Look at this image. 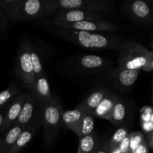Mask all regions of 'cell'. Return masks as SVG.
<instances>
[{
	"mask_svg": "<svg viewBox=\"0 0 153 153\" xmlns=\"http://www.w3.org/2000/svg\"><path fill=\"white\" fill-rule=\"evenodd\" d=\"M109 153H121V152L120 150L119 146H117V147H114L113 149H109Z\"/></svg>",
	"mask_w": 153,
	"mask_h": 153,
	"instance_id": "cell-36",
	"label": "cell"
},
{
	"mask_svg": "<svg viewBox=\"0 0 153 153\" xmlns=\"http://www.w3.org/2000/svg\"><path fill=\"white\" fill-rule=\"evenodd\" d=\"M127 114V108L125 102L119 97L115 104L110 118V122L115 126H119L123 123Z\"/></svg>",
	"mask_w": 153,
	"mask_h": 153,
	"instance_id": "cell-21",
	"label": "cell"
},
{
	"mask_svg": "<svg viewBox=\"0 0 153 153\" xmlns=\"http://www.w3.org/2000/svg\"><path fill=\"white\" fill-rule=\"evenodd\" d=\"M146 142L149 147L153 149V131L146 134Z\"/></svg>",
	"mask_w": 153,
	"mask_h": 153,
	"instance_id": "cell-34",
	"label": "cell"
},
{
	"mask_svg": "<svg viewBox=\"0 0 153 153\" xmlns=\"http://www.w3.org/2000/svg\"><path fill=\"white\" fill-rule=\"evenodd\" d=\"M38 126L39 123H35L25 128V129L19 136L16 143H14V145L11 148V149L9 151L8 153H19L31 141Z\"/></svg>",
	"mask_w": 153,
	"mask_h": 153,
	"instance_id": "cell-19",
	"label": "cell"
},
{
	"mask_svg": "<svg viewBox=\"0 0 153 153\" xmlns=\"http://www.w3.org/2000/svg\"><path fill=\"white\" fill-rule=\"evenodd\" d=\"M3 117H4V112H2V111L0 110V126L2 123Z\"/></svg>",
	"mask_w": 153,
	"mask_h": 153,
	"instance_id": "cell-37",
	"label": "cell"
},
{
	"mask_svg": "<svg viewBox=\"0 0 153 153\" xmlns=\"http://www.w3.org/2000/svg\"><path fill=\"white\" fill-rule=\"evenodd\" d=\"M29 92L31 93L37 101L43 105L52 101L54 97L51 94L46 73L35 78L34 85Z\"/></svg>",
	"mask_w": 153,
	"mask_h": 153,
	"instance_id": "cell-14",
	"label": "cell"
},
{
	"mask_svg": "<svg viewBox=\"0 0 153 153\" xmlns=\"http://www.w3.org/2000/svg\"><path fill=\"white\" fill-rule=\"evenodd\" d=\"M57 4L59 10L79 9L102 13L111 12L114 8L113 2L108 0H57Z\"/></svg>",
	"mask_w": 153,
	"mask_h": 153,
	"instance_id": "cell-7",
	"label": "cell"
},
{
	"mask_svg": "<svg viewBox=\"0 0 153 153\" xmlns=\"http://www.w3.org/2000/svg\"><path fill=\"white\" fill-rule=\"evenodd\" d=\"M110 61L97 55H81L73 59V66L77 71L86 74H96L107 71L110 67Z\"/></svg>",
	"mask_w": 153,
	"mask_h": 153,
	"instance_id": "cell-10",
	"label": "cell"
},
{
	"mask_svg": "<svg viewBox=\"0 0 153 153\" xmlns=\"http://www.w3.org/2000/svg\"><path fill=\"white\" fill-rule=\"evenodd\" d=\"M8 19L4 14L0 5V35L4 34L8 28Z\"/></svg>",
	"mask_w": 153,
	"mask_h": 153,
	"instance_id": "cell-27",
	"label": "cell"
},
{
	"mask_svg": "<svg viewBox=\"0 0 153 153\" xmlns=\"http://www.w3.org/2000/svg\"><path fill=\"white\" fill-rule=\"evenodd\" d=\"M129 134L128 130L126 128H120L117 130L109 140V149H113L120 146L121 142L124 140L126 137Z\"/></svg>",
	"mask_w": 153,
	"mask_h": 153,
	"instance_id": "cell-25",
	"label": "cell"
},
{
	"mask_svg": "<svg viewBox=\"0 0 153 153\" xmlns=\"http://www.w3.org/2000/svg\"><path fill=\"white\" fill-rule=\"evenodd\" d=\"M31 58L35 78L45 74L46 72H45L44 69H43L41 59H40V56L38 55V53L36 51V49L34 47H32V46H31Z\"/></svg>",
	"mask_w": 153,
	"mask_h": 153,
	"instance_id": "cell-24",
	"label": "cell"
},
{
	"mask_svg": "<svg viewBox=\"0 0 153 153\" xmlns=\"http://www.w3.org/2000/svg\"><path fill=\"white\" fill-rule=\"evenodd\" d=\"M151 122L153 123V113L152 114V117H151Z\"/></svg>",
	"mask_w": 153,
	"mask_h": 153,
	"instance_id": "cell-39",
	"label": "cell"
},
{
	"mask_svg": "<svg viewBox=\"0 0 153 153\" xmlns=\"http://www.w3.org/2000/svg\"><path fill=\"white\" fill-rule=\"evenodd\" d=\"M0 5L8 20L13 22H37L59 11L57 0H0Z\"/></svg>",
	"mask_w": 153,
	"mask_h": 153,
	"instance_id": "cell-1",
	"label": "cell"
},
{
	"mask_svg": "<svg viewBox=\"0 0 153 153\" xmlns=\"http://www.w3.org/2000/svg\"><path fill=\"white\" fill-rule=\"evenodd\" d=\"M143 70L145 72H150L153 70V51L149 52L147 63L143 68Z\"/></svg>",
	"mask_w": 153,
	"mask_h": 153,
	"instance_id": "cell-30",
	"label": "cell"
},
{
	"mask_svg": "<svg viewBox=\"0 0 153 153\" xmlns=\"http://www.w3.org/2000/svg\"><path fill=\"white\" fill-rule=\"evenodd\" d=\"M119 99V96L113 94L111 91L102 101L100 105L94 111L93 114L95 117L102 118V119L110 120L112 111L114 108L117 101Z\"/></svg>",
	"mask_w": 153,
	"mask_h": 153,
	"instance_id": "cell-17",
	"label": "cell"
},
{
	"mask_svg": "<svg viewBox=\"0 0 153 153\" xmlns=\"http://www.w3.org/2000/svg\"><path fill=\"white\" fill-rule=\"evenodd\" d=\"M62 106L58 97L53 98L52 101L45 105L43 111V140L46 149L50 147L55 141L63 124Z\"/></svg>",
	"mask_w": 153,
	"mask_h": 153,
	"instance_id": "cell-4",
	"label": "cell"
},
{
	"mask_svg": "<svg viewBox=\"0 0 153 153\" xmlns=\"http://www.w3.org/2000/svg\"><path fill=\"white\" fill-rule=\"evenodd\" d=\"M140 114H152L153 113V107L152 106H143L140 110Z\"/></svg>",
	"mask_w": 153,
	"mask_h": 153,
	"instance_id": "cell-33",
	"label": "cell"
},
{
	"mask_svg": "<svg viewBox=\"0 0 153 153\" xmlns=\"http://www.w3.org/2000/svg\"><path fill=\"white\" fill-rule=\"evenodd\" d=\"M31 46L28 40H24L18 49L15 63V74L24 88L29 91L35 81L31 58Z\"/></svg>",
	"mask_w": 153,
	"mask_h": 153,
	"instance_id": "cell-5",
	"label": "cell"
},
{
	"mask_svg": "<svg viewBox=\"0 0 153 153\" xmlns=\"http://www.w3.org/2000/svg\"><path fill=\"white\" fill-rule=\"evenodd\" d=\"M100 144L98 136L94 131L88 135L79 138L78 153H96Z\"/></svg>",
	"mask_w": 153,
	"mask_h": 153,
	"instance_id": "cell-20",
	"label": "cell"
},
{
	"mask_svg": "<svg viewBox=\"0 0 153 153\" xmlns=\"http://www.w3.org/2000/svg\"><path fill=\"white\" fill-rule=\"evenodd\" d=\"M85 112L86 111L84 110L79 105H77V107L73 110L64 111L62 114L63 124L65 125L70 130H72L78 136L79 133L81 123H82V118H83Z\"/></svg>",
	"mask_w": 153,
	"mask_h": 153,
	"instance_id": "cell-16",
	"label": "cell"
},
{
	"mask_svg": "<svg viewBox=\"0 0 153 153\" xmlns=\"http://www.w3.org/2000/svg\"><path fill=\"white\" fill-rule=\"evenodd\" d=\"M141 123V128L143 131L146 134H149V133L153 131V123L149 121V122H140Z\"/></svg>",
	"mask_w": 153,
	"mask_h": 153,
	"instance_id": "cell-32",
	"label": "cell"
},
{
	"mask_svg": "<svg viewBox=\"0 0 153 153\" xmlns=\"http://www.w3.org/2000/svg\"><path fill=\"white\" fill-rule=\"evenodd\" d=\"M130 153H149V146L145 140L130 150Z\"/></svg>",
	"mask_w": 153,
	"mask_h": 153,
	"instance_id": "cell-28",
	"label": "cell"
},
{
	"mask_svg": "<svg viewBox=\"0 0 153 153\" xmlns=\"http://www.w3.org/2000/svg\"><path fill=\"white\" fill-rule=\"evenodd\" d=\"M111 92L110 90L105 88H100L91 91L88 96L83 99L78 105L88 112H94V111L100 105L105 97Z\"/></svg>",
	"mask_w": 153,
	"mask_h": 153,
	"instance_id": "cell-15",
	"label": "cell"
},
{
	"mask_svg": "<svg viewBox=\"0 0 153 153\" xmlns=\"http://www.w3.org/2000/svg\"><path fill=\"white\" fill-rule=\"evenodd\" d=\"M24 129V127L14 124L5 132L3 133L4 135L1 137V153L9 152Z\"/></svg>",
	"mask_w": 153,
	"mask_h": 153,
	"instance_id": "cell-18",
	"label": "cell"
},
{
	"mask_svg": "<svg viewBox=\"0 0 153 153\" xmlns=\"http://www.w3.org/2000/svg\"><path fill=\"white\" fill-rule=\"evenodd\" d=\"M138 70H128L116 67L110 71H106L102 79L109 82L117 91H126L134 85L138 78Z\"/></svg>",
	"mask_w": 153,
	"mask_h": 153,
	"instance_id": "cell-9",
	"label": "cell"
},
{
	"mask_svg": "<svg viewBox=\"0 0 153 153\" xmlns=\"http://www.w3.org/2000/svg\"><path fill=\"white\" fill-rule=\"evenodd\" d=\"M124 13L132 20L141 24H153V10L143 0L128 1L123 5Z\"/></svg>",
	"mask_w": 153,
	"mask_h": 153,
	"instance_id": "cell-11",
	"label": "cell"
},
{
	"mask_svg": "<svg viewBox=\"0 0 153 153\" xmlns=\"http://www.w3.org/2000/svg\"><path fill=\"white\" fill-rule=\"evenodd\" d=\"M121 153H130V134H128L119 146Z\"/></svg>",
	"mask_w": 153,
	"mask_h": 153,
	"instance_id": "cell-29",
	"label": "cell"
},
{
	"mask_svg": "<svg viewBox=\"0 0 153 153\" xmlns=\"http://www.w3.org/2000/svg\"><path fill=\"white\" fill-rule=\"evenodd\" d=\"M43 107L31 93L26 94L22 111L15 124L26 128L35 123H39L43 117Z\"/></svg>",
	"mask_w": 153,
	"mask_h": 153,
	"instance_id": "cell-8",
	"label": "cell"
},
{
	"mask_svg": "<svg viewBox=\"0 0 153 153\" xmlns=\"http://www.w3.org/2000/svg\"><path fill=\"white\" fill-rule=\"evenodd\" d=\"M19 94L21 91L16 84H10L5 90L0 92V110L5 108L8 103Z\"/></svg>",
	"mask_w": 153,
	"mask_h": 153,
	"instance_id": "cell-22",
	"label": "cell"
},
{
	"mask_svg": "<svg viewBox=\"0 0 153 153\" xmlns=\"http://www.w3.org/2000/svg\"><path fill=\"white\" fill-rule=\"evenodd\" d=\"M96 153H109V140L100 143Z\"/></svg>",
	"mask_w": 153,
	"mask_h": 153,
	"instance_id": "cell-31",
	"label": "cell"
},
{
	"mask_svg": "<svg viewBox=\"0 0 153 153\" xmlns=\"http://www.w3.org/2000/svg\"><path fill=\"white\" fill-rule=\"evenodd\" d=\"M50 18L55 20L65 22H77L86 20H105V16L102 13L79 10V9L59 10L56 14Z\"/></svg>",
	"mask_w": 153,
	"mask_h": 153,
	"instance_id": "cell-12",
	"label": "cell"
},
{
	"mask_svg": "<svg viewBox=\"0 0 153 153\" xmlns=\"http://www.w3.org/2000/svg\"><path fill=\"white\" fill-rule=\"evenodd\" d=\"M118 52V67L139 71L146 66L149 51L137 42L125 40Z\"/></svg>",
	"mask_w": 153,
	"mask_h": 153,
	"instance_id": "cell-3",
	"label": "cell"
},
{
	"mask_svg": "<svg viewBox=\"0 0 153 153\" xmlns=\"http://www.w3.org/2000/svg\"><path fill=\"white\" fill-rule=\"evenodd\" d=\"M25 96H26V94L21 93L16 97H14L6 106L5 111L4 112L2 123L0 127V134L5 132L16 123V120L22 111Z\"/></svg>",
	"mask_w": 153,
	"mask_h": 153,
	"instance_id": "cell-13",
	"label": "cell"
},
{
	"mask_svg": "<svg viewBox=\"0 0 153 153\" xmlns=\"http://www.w3.org/2000/svg\"><path fill=\"white\" fill-rule=\"evenodd\" d=\"M152 50H153V41H152Z\"/></svg>",
	"mask_w": 153,
	"mask_h": 153,
	"instance_id": "cell-40",
	"label": "cell"
},
{
	"mask_svg": "<svg viewBox=\"0 0 153 153\" xmlns=\"http://www.w3.org/2000/svg\"><path fill=\"white\" fill-rule=\"evenodd\" d=\"M146 140L143 133L140 131H134L130 134V150Z\"/></svg>",
	"mask_w": 153,
	"mask_h": 153,
	"instance_id": "cell-26",
	"label": "cell"
},
{
	"mask_svg": "<svg viewBox=\"0 0 153 153\" xmlns=\"http://www.w3.org/2000/svg\"><path fill=\"white\" fill-rule=\"evenodd\" d=\"M152 103H153V94H152Z\"/></svg>",
	"mask_w": 153,
	"mask_h": 153,
	"instance_id": "cell-41",
	"label": "cell"
},
{
	"mask_svg": "<svg viewBox=\"0 0 153 153\" xmlns=\"http://www.w3.org/2000/svg\"><path fill=\"white\" fill-rule=\"evenodd\" d=\"M37 23L44 26H55L76 31L90 32H108L117 31L119 27L116 24L107 20H86L77 22H65L55 20L52 18H46L37 21Z\"/></svg>",
	"mask_w": 153,
	"mask_h": 153,
	"instance_id": "cell-6",
	"label": "cell"
},
{
	"mask_svg": "<svg viewBox=\"0 0 153 153\" xmlns=\"http://www.w3.org/2000/svg\"><path fill=\"white\" fill-rule=\"evenodd\" d=\"M152 114H140V122H149L151 121Z\"/></svg>",
	"mask_w": 153,
	"mask_h": 153,
	"instance_id": "cell-35",
	"label": "cell"
},
{
	"mask_svg": "<svg viewBox=\"0 0 153 153\" xmlns=\"http://www.w3.org/2000/svg\"><path fill=\"white\" fill-rule=\"evenodd\" d=\"M52 35L75 43L80 47L91 50L112 49L119 52L125 40L111 34L90 31H76L55 26H45Z\"/></svg>",
	"mask_w": 153,
	"mask_h": 153,
	"instance_id": "cell-2",
	"label": "cell"
},
{
	"mask_svg": "<svg viewBox=\"0 0 153 153\" xmlns=\"http://www.w3.org/2000/svg\"><path fill=\"white\" fill-rule=\"evenodd\" d=\"M1 127V126H0ZM0 153H1V136L0 134Z\"/></svg>",
	"mask_w": 153,
	"mask_h": 153,
	"instance_id": "cell-38",
	"label": "cell"
},
{
	"mask_svg": "<svg viewBox=\"0 0 153 153\" xmlns=\"http://www.w3.org/2000/svg\"><path fill=\"white\" fill-rule=\"evenodd\" d=\"M94 117L95 116L92 112H85V115L82 118V123H81L80 128H79V133L78 135L79 138L94 132V126H95Z\"/></svg>",
	"mask_w": 153,
	"mask_h": 153,
	"instance_id": "cell-23",
	"label": "cell"
}]
</instances>
